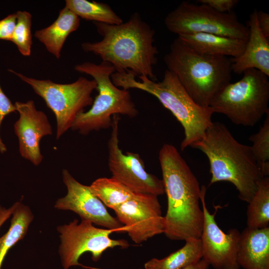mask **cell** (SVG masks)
Returning <instances> with one entry per match:
<instances>
[{"label":"cell","instance_id":"cell-1","mask_svg":"<svg viewBox=\"0 0 269 269\" xmlns=\"http://www.w3.org/2000/svg\"><path fill=\"white\" fill-rule=\"evenodd\" d=\"M158 159L167 199L164 234L171 240L199 239L204 215L197 178L172 144L162 146Z\"/></svg>","mask_w":269,"mask_h":269},{"label":"cell","instance_id":"cell-2","mask_svg":"<svg viewBox=\"0 0 269 269\" xmlns=\"http://www.w3.org/2000/svg\"><path fill=\"white\" fill-rule=\"evenodd\" d=\"M93 23L102 39L82 43L83 51L110 63L116 72H130L157 80L153 72L158 54L154 44L155 32L139 13H132L127 21L119 24Z\"/></svg>","mask_w":269,"mask_h":269},{"label":"cell","instance_id":"cell-3","mask_svg":"<svg viewBox=\"0 0 269 269\" xmlns=\"http://www.w3.org/2000/svg\"><path fill=\"white\" fill-rule=\"evenodd\" d=\"M190 146L201 150L208 159L209 185L229 182L241 200L250 201L264 177L250 145L239 142L224 124L213 122L203 137Z\"/></svg>","mask_w":269,"mask_h":269},{"label":"cell","instance_id":"cell-4","mask_svg":"<svg viewBox=\"0 0 269 269\" xmlns=\"http://www.w3.org/2000/svg\"><path fill=\"white\" fill-rule=\"evenodd\" d=\"M135 76L130 72H115L111 75L113 83L118 87L129 90L136 89L155 97L171 112L181 124L184 137L180 149L184 150L200 139L212 124L214 114L210 107L197 104L182 86L175 75L166 70L160 81H152L146 77Z\"/></svg>","mask_w":269,"mask_h":269},{"label":"cell","instance_id":"cell-5","mask_svg":"<svg viewBox=\"0 0 269 269\" xmlns=\"http://www.w3.org/2000/svg\"><path fill=\"white\" fill-rule=\"evenodd\" d=\"M172 72L192 99L209 107L216 96L232 79V61L228 57L205 54L189 47L178 37L164 57Z\"/></svg>","mask_w":269,"mask_h":269},{"label":"cell","instance_id":"cell-6","mask_svg":"<svg viewBox=\"0 0 269 269\" xmlns=\"http://www.w3.org/2000/svg\"><path fill=\"white\" fill-rule=\"evenodd\" d=\"M74 70L91 76L97 83L98 94L91 108L77 117L72 130L87 135L92 131L111 127L114 115H123L132 118L138 115L130 91L120 89L112 81L111 75L116 70L110 63L85 62L76 65Z\"/></svg>","mask_w":269,"mask_h":269},{"label":"cell","instance_id":"cell-7","mask_svg":"<svg viewBox=\"0 0 269 269\" xmlns=\"http://www.w3.org/2000/svg\"><path fill=\"white\" fill-rule=\"evenodd\" d=\"M243 74L240 80L220 91L209 107L234 124L252 127L269 112V77L255 69Z\"/></svg>","mask_w":269,"mask_h":269},{"label":"cell","instance_id":"cell-8","mask_svg":"<svg viewBox=\"0 0 269 269\" xmlns=\"http://www.w3.org/2000/svg\"><path fill=\"white\" fill-rule=\"evenodd\" d=\"M8 71L28 84L53 112L56 119L57 139L71 129L76 118L84 109L93 104L92 94L97 87L93 79L80 77L72 83L59 84L50 80L29 77L11 69Z\"/></svg>","mask_w":269,"mask_h":269},{"label":"cell","instance_id":"cell-9","mask_svg":"<svg viewBox=\"0 0 269 269\" xmlns=\"http://www.w3.org/2000/svg\"><path fill=\"white\" fill-rule=\"evenodd\" d=\"M164 24L178 35L210 33L247 40L249 30L241 23L236 13L217 12L204 4L183 1L165 17Z\"/></svg>","mask_w":269,"mask_h":269},{"label":"cell","instance_id":"cell-10","mask_svg":"<svg viewBox=\"0 0 269 269\" xmlns=\"http://www.w3.org/2000/svg\"><path fill=\"white\" fill-rule=\"evenodd\" d=\"M60 245L59 254L64 269L74 266H83L79 263L80 257L89 252L94 262L98 261L107 250L115 247L126 249L130 246L124 239H113L110 236L113 230L95 227L91 222L77 219L57 228Z\"/></svg>","mask_w":269,"mask_h":269},{"label":"cell","instance_id":"cell-11","mask_svg":"<svg viewBox=\"0 0 269 269\" xmlns=\"http://www.w3.org/2000/svg\"><path fill=\"white\" fill-rule=\"evenodd\" d=\"M119 115L112 118V132L108 142V166L112 177L134 192L163 195L164 189L161 179L148 173L143 160L138 153H124L119 146Z\"/></svg>","mask_w":269,"mask_h":269},{"label":"cell","instance_id":"cell-12","mask_svg":"<svg viewBox=\"0 0 269 269\" xmlns=\"http://www.w3.org/2000/svg\"><path fill=\"white\" fill-rule=\"evenodd\" d=\"M113 210L135 244H140L164 233V216L157 196L138 193Z\"/></svg>","mask_w":269,"mask_h":269},{"label":"cell","instance_id":"cell-13","mask_svg":"<svg viewBox=\"0 0 269 269\" xmlns=\"http://www.w3.org/2000/svg\"><path fill=\"white\" fill-rule=\"evenodd\" d=\"M200 201L204 221L200 240L202 258L215 269H239L237 253L241 232L235 228L225 233L218 225L216 211L211 214L205 203L206 189L201 187Z\"/></svg>","mask_w":269,"mask_h":269},{"label":"cell","instance_id":"cell-14","mask_svg":"<svg viewBox=\"0 0 269 269\" xmlns=\"http://www.w3.org/2000/svg\"><path fill=\"white\" fill-rule=\"evenodd\" d=\"M63 181L67 193L58 199L54 208L71 211L86 220L117 233L126 231L125 226L116 217L112 216L102 201L92 192L89 186L77 181L66 169L62 171Z\"/></svg>","mask_w":269,"mask_h":269},{"label":"cell","instance_id":"cell-15","mask_svg":"<svg viewBox=\"0 0 269 269\" xmlns=\"http://www.w3.org/2000/svg\"><path fill=\"white\" fill-rule=\"evenodd\" d=\"M14 105L19 114L14 130L18 139L20 154L37 166L43 159L40 140L43 136L52 134V127L46 114L36 109L33 101L16 102Z\"/></svg>","mask_w":269,"mask_h":269},{"label":"cell","instance_id":"cell-16","mask_svg":"<svg viewBox=\"0 0 269 269\" xmlns=\"http://www.w3.org/2000/svg\"><path fill=\"white\" fill-rule=\"evenodd\" d=\"M256 9L250 14L248 22L249 35L243 53L231 58L232 70L241 75L246 70L255 69L269 77V39L259 26Z\"/></svg>","mask_w":269,"mask_h":269},{"label":"cell","instance_id":"cell-17","mask_svg":"<svg viewBox=\"0 0 269 269\" xmlns=\"http://www.w3.org/2000/svg\"><path fill=\"white\" fill-rule=\"evenodd\" d=\"M237 262L244 269H269V227L241 233Z\"/></svg>","mask_w":269,"mask_h":269},{"label":"cell","instance_id":"cell-18","mask_svg":"<svg viewBox=\"0 0 269 269\" xmlns=\"http://www.w3.org/2000/svg\"><path fill=\"white\" fill-rule=\"evenodd\" d=\"M194 50L205 54L235 58L244 52L247 41L210 33H193L177 36Z\"/></svg>","mask_w":269,"mask_h":269},{"label":"cell","instance_id":"cell-19","mask_svg":"<svg viewBox=\"0 0 269 269\" xmlns=\"http://www.w3.org/2000/svg\"><path fill=\"white\" fill-rule=\"evenodd\" d=\"M80 23V18L65 6L60 10L58 16L51 24L36 30L34 36L49 53L59 59L67 38L78 29Z\"/></svg>","mask_w":269,"mask_h":269},{"label":"cell","instance_id":"cell-20","mask_svg":"<svg viewBox=\"0 0 269 269\" xmlns=\"http://www.w3.org/2000/svg\"><path fill=\"white\" fill-rule=\"evenodd\" d=\"M180 249L162 259L152 258L144 265V269H183L202 259L200 239H189Z\"/></svg>","mask_w":269,"mask_h":269},{"label":"cell","instance_id":"cell-21","mask_svg":"<svg viewBox=\"0 0 269 269\" xmlns=\"http://www.w3.org/2000/svg\"><path fill=\"white\" fill-rule=\"evenodd\" d=\"M89 187L105 206L113 210L138 194L112 177L98 178Z\"/></svg>","mask_w":269,"mask_h":269},{"label":"cell","instance_id":"cell-22","mask_svg":"<svg viewBox=\"0 0 269 269\" xmlns=\"http://www.w3.org/2000/svg\"><path fill=\"white\" fill-rule=\"evenodd\" d=\"M12 215L8 230L0 237V269L8 251L25 237L34 218L30 208L20 202Z\"/></svg>","mask_w":269,"mask_h":269},{"label":"cell","instance_id":"cell-23","mask_svg":"<svg viewBox=\"0 0 269 269\" xmlns=\"http://www.w3.org/2000/svg\"><path fill=\"white\" fill-rule=\"evenodd\" d=\"M80 18L95 22L119 24L123 22L107 3L87 0H66L65 6Z\"/></svg>","mask_w":269,"mask_h":269},{"label":"cell","instance_id":"cell-24","mask_svg":"<svg viewBox=\"0 0 269 269\" xmlns=\"http://www.w3.org/2000/svg\"><path fill=\"white\" fill-rule=\"evenodd\" d=\"M247 227L263 229L269 227V177L259 182L257 191L248 203Z\"/></svg>","mask_w":269,"mask_h":269},{"label":"cell","instance_id":"cell-25","mask_svg":"<svg viewBox=\"0 0 269 269\" xmlns=\"http://www.w3.org/2000/svg\"><path fill=\"white\" fill-rule=\"evenodd\" d=\"M249 139L252 142L251 146L255 158L264 176L269 175V112L260 130L251 135Z\"/></svg>","mask_w":269,"mask_h":269},{"label":"cell","instance_id":"cell-26","mask_svg":"<svg viewBox=\"0 0 269 269\" xmlns=\"http://www.w3.org/2000/svg\"><path fill=\"white\" fill-rule=\"evenodd\" d=\"M16 14V23L10 41L16 46L21 55L29 56L31 55L32 44V15L25 10H18Z\"/></svg>","mask_w":269,"mask_h":269},{"label":"cell","instance_id":"cell-27","mask_svg":"<svg viewBox=\"0 0 269 269\" xmlns=\"http://www.w3.org/2000/svg\"><path fill=\"white\" fill-rule=\"evenodd\" d=\"M16 111V108L3 92L0 85V127L4 118L7 115ZM6 150L0 137V151L3 153Z\"/></svg>","mask_w":269,"mask_h":269},{"label":"cell","instance_id":"cell-28","mask_svg":"<svg viewBox=\"0 0 269 269\" xmlns=\"http://www.w3.org/2000/svg\"><path fill=\"white\" fill-rule=\"evenodd\" d=\"M16 23V13L8 14L0 20V39L11 41Z\"/></svg>","mask_w":269,"mask_h":269},{"label":"cell","instance_id":"cell-29","mask_svg":"<svg viewBox=\"0 0 269 269\" xmlns=\"http://www.w3.org/2000/svg\"><path fill=\"white\" fill-rule=\"evenodd\" d=\"M201 4H205L220 13L232 11V9L239 2L238 0H199Z\"/></svg>","mask_w":269,"mask_h":269},{"label":"cell","instance_id":"cell-30","mask_svg":"<svg viewBox=\"0 0 269 269\" xmlns=\"http://www.w3.org/2000/svg\"><path fill=\"white\" fill-rule=\"evenodd\" d=\"M257 18L261 31L269 39V14L262 10L257 11Z\"/></svg>","mask_w":269,"mask_h":269},{"label":"cell","instance_id":"cell-31","mask_svg":"<svg viewBox=\"0 0 269 269\" xmlns=\"http://www.w3.org/2000/svg\"><path fill=\"white\" fill-rule=\"evenodd\" d=\"M18 202L15 203L8 209L0 206V228L4 222L12 215L13 211L17 207Z\"/></svg>","mask_w":269,"mask_h":269},{"label":"cell","instance_id":"cell-32","mask_svg":"<svg viewBox=\"0 0 269 269\" xmlns=\"http://www.w3.org/2000/svg\"><path fill=\"white\" fill-rule=\"evenodd\" d=\"M210 265L203 258L200 260L193 263L183 269H209Z\"/></svg>","mask_w":269,"mask_h":269},{"label":"cell","instance_id":"cell-33","mask_svg":"<svg viewBox=\"0 0 269 269\" xmlns=\"http://www.w3.org/2000/svg\"><path fill=\"white\" fill-rule=\"evenodd\" d=\"M85 269H97V268H85Z\"/></svg>","mask_w":269,"mask_h":269},{"label":"cell","instance_id":"cell-34","mask_svg":"<svg viewBox=\"0 0 269 269\" xmlns=\"http://www.w3.org/2000/svg\"></svg>","mask_w":269,"mask_h":269}]
</instances>
